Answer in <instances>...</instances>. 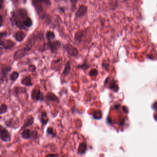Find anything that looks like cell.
I'll list each match as a JSON object with an SVG mask.
<instances>
[{
  "instance_id": "cell-1",
  "label": "cell",
  "mask_w": 157,
  "mask_h": 157,
  "mask_svg": "<svg viewBox=\"0 0 157 157\" xmlns=\"http://www.w3.org/2000/svg\"><path fill=\"white\" fill-rule=\"evenodd\" d=\"M28 17L27 11L25 9H17L11 13V21L21 30H25L24 23Z\"/></svg>"
},
{
  "instance_id": "cell-2",
  "label": "cell",
  "mask_w": 157,
  "mask_h": 157,
  "mask_svg": "<svg viewBox=\"0 0 157 157\" xmlns=\"http://www.w3.org/2000/svg\"><path fill=\"white\" fill-rule=\"evenodd\" d=\"M37 36L35 35L29 38L26 42L25 46L23 48L19 49L15 52L13 55L14 60H17L23 58L30 51L36 42Z\"/></svg>"
},
{
  "instance_id": "cell-3",
  "label": "cell",
  "mask_w": 157,
  "mask_h": 157,
  "mask_svg": "<svg viewBox=\"0 0 157 157\" xmlns=\"http://www.w3.org/2000/svg\"><path fill=\"white\" fill-rule=\"evenodd\" d=\"M61 43L60 41L58 40L51 41L44 44L43 51L49 50L51 53H55L61 48Z\"/></svg>"
},
{
  "instance_id": "cell-4",
  "label": "cell",
  "mask_w": 157,
  "mask_h": 157,
  "mask_svg": "<svg viewBox=\"0 0 157 157\" xmlns=\"http://www.w3.org/2000/svg\"><path fill=\"white\" fill-rule=\"evenodd\" d=\"M32 3L33 6L36 11V13L40 18L43 19L45 18L46 16H47V15L44 13L42 3L37 0H32Z\"/></svg>"
},
{
  "instance_id": "cell-5",
  "label": "cell",
  "mask_w": 157,
  "mask_h": 157,
  "mask_svg": "<svg viewBox=\"0 0 157 157\" xmlns=\"http://www.w3.org/2000/svg\"><path fill=\"white\" fill-rule=\"evenodd\" d=\"M63 48L65 51H66L67 54L71 56L77 57L79 54V51L78 48L71 44H66L64 45Z\"/></svg>"
},
{
  "instance_id": "cell-6",
  "label": "cell",
  "mask_w": 157,
  "mask_h": 157,
  "mask_svg": "<svg viewBox=\"0 0 157 157\" xmlns=\"http://www.w3.org/2000/svg\"><path fill=\"white\" fill-rule=\"evenodd\" d=\"M0 138L3 142H9L11 140V134L2 125L0 126Z\"/></svg>"
},
{
  "instance_id": "cell-7",
  "label": "cell",
  "mask_w": 157,
  "mask_h": 157,
  "mask_svg": "<svg viewBox=\"0 0 157 157\" xmlns=\"http://www.w3.org/2000/svg\"><path fill=\"white\" fill-rule=\"evenodd\" d=\"M31 98L34 101H43L44 100V96L42 93L40 91L39 89H33L31 94Z\"/></svg>"
},
{
  "instance_id": "cell-8",
  "label": "cell",
  "mask_w": 157,
  "mask_h": 157,
  "mask_svg": "<svg viewBox=\"0 0 157 157\" xmlns=\"http://www.w3.org/2000/svg\"><path fill=\"white\" fill-rule=\"evenodd\" d=\"M37 136V132L36 131H31L29 129H24L21 133L22 138L26 140L31 138H36Z\"/></svg>"
},
{
  "instance_id": "cell-9",
  "label": "cell",
  "mask_w": 157,
  "mask_h": 157,
  "mask_svg": "<svg viewBox=\"0 0 157 157\" xmlns=\"http://www.w3.org/2000/svg\"><path fill=\"white\" fill-rule=\"evenodd\" d=\"M1 45L5 49H9L13 48L15 45V43L13 41L10 39H1Z\"/></svg>"
},
{
  "instance_id": "cell-10",
  "label": "cell",
  "mask_w": 157,
  "mask_h": 157,
  "mask_svg": "<svg viewBox=\"0 0 157 157\" xmlns=\"http://www.w3.org/2000/svg\"><path fill=\"white\" fill-rule=\"evenodd\" d=\"M88 11V7L84 5H80L75 13V18L76 19L83 17L86 15Z\"/></svg>"
},
{
  "instance_id": "cell-11",
  "label": "cell",
  "mask_w": 157,
  "mask_h": 157,
  "mask_svg": "<svg viewBox=\"0 0 157 157\" xmlns=\"http://www.w3.org/2000/svg\"><path fill=\"white\" fill-rule=\"evenodd\" d=\"M12 67L10 66H4L1 68V81L2 82L5 78H6L9 72L11 71Z\"/></svg>"
},
{
  "instance_id": "cell-12",
  "label": "cell",
  "mask_w": 157,
  "mask_h": 157,
  "mask_svg": "<svg viewBox=\"0 0 157 157\" xmlns=\"http://www.w3.org/2000/svg\"><path fill=\"white\" fill-rule=\"evenodd\" d=\"M86 33L85 30H79L77 31L75 35V41L78 43H81Z\"/></svg>"
},
{
  "instance_id": "cell-13",
  "label": "cell",
  "mask_w": 157,
  "mask_h": 157,
  "mask_svg": "<svg viewBox=\"0 0 157 157\" xmlns=\"http://www.w3.org/2000/svg\"><path fill=\"white\" fill-rule=\"evenodd\" d=\"M34 122V118L32 116H29L25 121L24 125L22 127L21 131L22 130H24V129L26 128L27 127L32 126Z\"/></svg>"
},
{
  "instance_id": "cell-14",
  "label": "cell",
  "mask_w": 157,
  "mask_h": 157,
  "mask_svg": "<svg viewBox=\"0 0 157 157\" xmlns=\"http://www.w3.org/2000/svg\"><path fill=\"white\" fill-rule=\"evenodd\" d=\"M45 97L46 100L49 102L53 101V102H56L57 103H59L60 102V100H59V98L53 93H48Z\"/></svg>"
},
{
  "instance_id": "cell-15",
  "label": "cell",
  "mask_w": 157,
  "mask_h": 157,
  "mask_svg": "<svg viewBox=\"0 0 157 157\" xmlns=\"http://www.w3.org/2000/svg\"><path fill=\"white\" fill-rule=\"evenodd\" d=\"M26 35L24 31L21 30H18L15 33V38L16 40L18 42H21L25 39L26 37Z\"/></svg>"
},
{
  "instance_id": "cell-16",
  "label": "cell",
  "mask_w": 157,
  "mask_h": 157,
  "mask_svg": "<svg viewBox=\"0 0 157 157\" xmlns=\"http://www.w3.org/2000/svg\"><path fill=\"white\" fill-rule=\"evenodd\" d=\"M87 149V146L86 142H83L79 144L78 148V152L79 154H84L86 152Z\"/></svg>"
},
{
  "instance_id": "cell-17",
  "label": "cell",
  "mask_w": 157,
  "mask_h": 157,
  "mask_svg": "<svg viewBox=\"0 0 157 157\" xmlns=\"http://www.w3.org/2000/svg\"><path fill=\"white\" fill-rule=\"evenodd\" d=\"M21 83L25 86L29 87L32 86L33 83L31 81V78L30 76L25 77L21 81Z\"/></svg>"
},
{
  "instance_id": "cell-18",
  "label": "cell",
  "mask_w": 157,
  "mask_h": 157,
  "mask_svg": "<svg viewBox=\"0 0 157 157\" xmlns=\"http://www.w3.org/2000/svg\"><path fill=\"white\" fill-rule=\"evenodd\" d=\"M40 120L43 126H45L48 123L49 121V119L45 111H43L41 113V118L40 119Z\"/></svg>"
},
{
  "instance_id": "cell-19",
  "label": "cell",
  "mask_w": 157,
  "mask_h": 157,
  "mask_svg": "<svg viewBox=\"0 0 157 157\" xmlns=\"http://www.w3.org/2000/svg\"><path fill=\"white\" fill-rule=\"evenodd\" d=\"M71 63H70L69 61H68L66 64L65 68H64V69L62 72V76L64 78L69 74L70 71H71Z\"/></svg>"
},
{
  "instance_id": "cell-20",
  "label": "cell",
  "mask_w": 157,
  "mask_h": 157,
  "mask_svg": "<svg viewBox=\"0 0 157 157\" xmlns=\"http://www.w3.org/2000/svg\"><path fill=\"white\" fill-rule=\"evenodd\" d=\"M46 37L48 42L51 41L55 38V35L53 31L48 30L46 34Z\"/></svg>"
},
{
  "instance_id": "cell-21",
  "label": "cell",
  "mask_w": 157,
  "mask_h": 157,
  "mask_svg": "<svg viewBox=\"0 0 157 157\" xmlns=\"http://www.w3.org/2000/svg\"><path fill=\"white\" fill-rule=\"evenodd\" d=\"M32 25V20L30 17H28L24 23V26L25 28V30H26V28L31 27Z\"/></svg>"
},
{
  "instance_id": "cell-22",
  "label": "cell",
  "mask_w": 157,
  "mask_h": 157,
  "mask_svg": "<svg viewBox=\"0 0 157 157\" xmlns=\"http://www.w3.org/2000/svg\"><path fill=\"white\" fill-rule=\"evenodd\" d=\"M89 67H90V66L88 64V63L87 62H84L83 63L78 65L77 68L81 69L83 71H86Z\"/></svg>"
},
{
  "instance_id": "cell-23",
  "label": "cell",
  "mask_w": 157,
  "mask_h": 157,
  "mask_svg": "<svg viewBox=\"0 0 157 157\" xmlns=\"http://www.w3.org/2000/svg\"><path fill=\"white\" fill-rule=\"evenodd\" d=\"M19 76V73L17 72H13L9 76V79L12 81H15L16 80Z\"/></svg>"
},
{
  "instance_id": "cell-24",
  "label": "cell",
  "mask_w": 157,
  "mask_h": 157,
  "mask_svg": "<svg viewBox=\"0 0 157 157\" xmlns=\"http://www.w3.org/2000/svg\"><path fill=\"white\" fill-rule=\"evenodd\" d=\"M7 111V106L5 104H3L1 105L0 107V114H4Z\"/></svg>"
},
{
  "instance_id": "cell-25",
  "label": "cell",
  "mask_w": 157,
  "mask_h": 157,
  "mask_svg": "<svg viewBox=\"0 0 157 157\" xmlns=\"http://www.w3.org/2000/svg\"><path fill=\"white\" fill-rule=\"evenodd\" d=\"M47 134L50 135V136H52L54 137L56 136V133L54 132V129L51 127H49L48 128L47 130Z\"/></svg>"
},
{
  "instance_id": "cell-26",
  "label": "cell",
  "mask_w": 157,
  "mask_h": 157,
  "mask_svg": "<svg viewBox=\"0 0 157 157\" xmlns=\"http://www.w3.org/2000/svg\"><path fill=\"white\" fill-rule=\"evenodd\" d=\"M89 76H96L98 75V72L95 69H93L89 71Z\"/></svg>"
},
{
  "instance_id": "cell-27",
  "label": "cell",
  "mask_w": 157,
  "mask_h": 157,
  "mask_svg": "<svg viewBox=\"0 0 157 157\" xmlns=\"http://www.w3.org/2000/svg\"><path fill=\"white\" fill-rule=\"evenodd\" d=\"M42 3L45 4L47 6H51V2L50 0H37Z\"/></svg>"
},
{
  "instance_id": "cell-28",
  "label": "cell",
  "mask_w": 157,
  "mask_h": 157,
  "mask_svg": "<svg viewBox=\"0 0 157 157\" xmlns=\"http://www.w3.org/2000/svg\"><path fill=\"white\" fill-rule=\"evenodd\" d=\"M29 71L30 72H35V71H36V67L35 65H30L29 66Z\"/></svg>"
},
{
  "instance_id": "cell-29",
  "label": "cell",
  "mask_w": 157,
  "mask_h": 157,
  "mask_svg": "<svg viewBox=\"0 0 157 157\" xmlns=\"http://www.w3.org/2000/svg\"><path fill=\"white\" fill-rule=\"evenodd\" d=\"M59 1H60V0H59ZM63 1H67V0H63ZM70 1L71 2L72 9H75L76 6V3H77V0H70Z\"/></svg>"
},
{
  "instance_id": "cell-30",
  "label": "cell",
  "mask_w": 157,
  "mask_h": 157,
  "mask_svg": "<svg viewBox=\"0 0 157 157\" xmlns=\"http://www.w3.org/2000/svg\"><path fill=\"white\" fill-rule=\"evenodd\" d=\"M7 33L6 32H1V36H0V37H1V39H3V38L4 37H5V36H7Z\"/></svg>"
},
{
  "instance_id": "cell-31",
  "label": "cell",
  "mask_w": 157,
  "mask_h": 157,
  "mask_svg": "<svg viewBox=\"0 0 157 157\" xmlns=\"http://www.w3.org/2000/svg\"><path fill=\"white\" fill-rule=\"evenodd\" d=\"M3 16L2 15H1V21H0V23H1V26H3Z\"/></svg>"
},
{
  "instance_id": "cell-32",
  "label": "cell",
  "mask_w": 157,
  "mask_h": 157,
  "mask_svg": "<svg viewBox=\"0 0 157 157\" xmlns=\"http://www.w3.org/2000/svg\"><path fill=\"white\" fill-rule=\"evenodd\" d=\"M58 154H48L46 156V157H49V156H58Z\"/></svg>"
},
{
  "instance_id": "cell-33",
  "label": "cell",
  "mask_w": 157,
  "mask_h": 157,
  "mask_svg": "<svg viewBox=\"0 0 157 157\" xmlns=\"http://www.w3.org/2000/svg\"><path fill=\"white\" fill-rule=\"evenodd\" d=\"M11 1H12V2L13 3L15 4L18 3V1H17V0H11Z\"/></svg>"
},
{
  "instance_id": "cell-34",
  "label": "cell",
  "mask_w": 157,
  "mask_h": 157,
  "mask_svg": "<svg viewBox=\"0 0 157 157\" xmlns=\"http://www.w3.org/2000/svg\"><path fill=\"white\" fill-rule=\"evenodd\" d=\"M60 10H61V11H62V12H65V9H64L63 7H60Z\"/></svg>"
},
{
  "instance_id": "cell-35",
  "label": "cell",
  "mask_w": 157,
  "mask_h": 157,
  "mask_svg": "<svg viewBox=\"0 0 157 157\" xmlns=\"http://www.w3.org/2000/svg\"><path fill=\"white\" fill-rule=\"evenodd\" d=\"M27 0H23V3L24 4L26 3L27 2Z\"/></svg>"
}]
</instances>
